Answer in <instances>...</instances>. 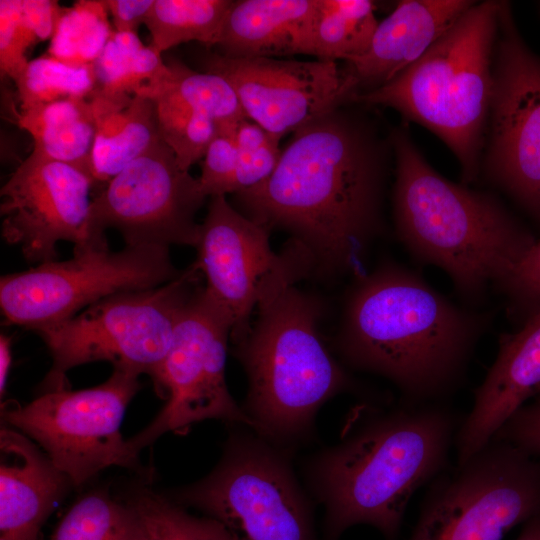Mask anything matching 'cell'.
Masks as SVG:
<instances>
[{
  "label": "cell",
  "mask_w": 540,
  "mask_h": 540,
  "mask_svg": "<svg viewBox=\"0 0 540 540\" xmlns=\"http://www.w3.org/2000/svg\"><path fill=\"white\" fill-rule=\"evenodd\" d=\"M347 103L293 133L269 178L234 194L239 210L283 229L329 272L355 271L383 229L390 138Z\"/></svg>",
  "instance_id": "6da1fadb"
},
{
  "label": "cell",
  "mask_w": 540,
  "mask_h": 540,
  "mask_svg": "<svg viewBox=\"0 0 540 540\" xmlns=\"http://www.w3.org/2000/svg\"><path fill=\"white\" fill-rule=\"evenodd\" d=\"M489 317L454 304L414 270L386 263L358 278L340 347L352 365L422 403L454 389Z\"/></svg>",
  "instance_id": "7a4b0ae2"
},
{
  "label": "cell",
  "mask_w": 540,
  "mask_h": 540,
  "mask_svg": "<svg viewBox=\"0 0 540 540\" xmlns=\"http://www.w3.org/2000/svg\"><path fill=\"white\" fill-rule=\"evenodd\" d=\"M389 138L399 240L414 260L444 270L463 298L478 303L536 239L495 195L454 183L434 170L405 127L393 129Z\"/></svg>",
  "instance_id": "3957f363"
},
{
  "label": "cell",
  "mask_w": 540,
  "mask_h": 540,
  "mask_svg": "<svg viewBox=\"0 0 540 540\" xmlns=\"http://www.w3.org/2000/svg\"><path fill=\"white\" fill-rule=\"evenodd\" d=\"M461 426L446 406H407L378 416L315 462L327 536L367 524L393 540L415 491L445 469Z\"/></svg>",
  "instance_id": "277c9868"
},
{
  "label": "cell",
  "mask_w": 540,
  "mask_h": 540,
  "mask_svg": "<svg viewBox=\"0 0 540 540\" xmlns=\"http://www.w3.org/2000/svg\"><path fill=\"white\" fill-rule=\"evenodd\" d=\"M312 267L295 246L287 262L264 282L257 316L235 354L248 380L253 429L273 439L306 431L318 408L350 386L317 330L318 308L295 287Z\"/></svg>",
  "instance_id": "5b68a950"
},
{
  "label": "cell",
  "mask_w": 540,
  "mask_h": 540,
  "mask_svg": "<svg viewBox=\"0 0 540 540\" xmlns=\"http://www.w3.org/2000/svg\"><path fill=\"white\" fill-rule=\"evenodd\" d=\"M500 4L475 2L416 62L353 100L393 108L433 132L458 159L465 185L481 173Z\"/></svg>",
  "instance_id": "8992f818"
},
{
  "label": "cell",
  "mask_w": 540,
  "mask_h": 540,
  "mask_svg": "<svg viewBox=\"0 0 540 540\" xmlns=\"http://www.w3.org/2000/svg\"><path fill=\"white\" fill-rule=\"evenodd\" d=\"M200 275L193 263L164 285L110 296L68 320L37 329L52 356L41 393L68 388L67 372L95 361L147 374L153 381Z\"/></svg>",
  "instance_id": "52a82bcc"
},
{
  "label": "cell",
  "mask_w": 540,
  "mask_h": 540,
  "mask_svg": "<svg viewBox=\"0 0 540 540\" xmlns=\"http://www.w3.org/2000/svg\"><path fill=\"white\" fill-rule=\"evenodd\" d=\"M139 374L114 368L103 383L86 389L42 392L26 405H5L2 419L41 447L73 487L119 466L139 471L120 431L128 404L140 389Z\"/></svg>",
  "instance_id": "ba28073f"
},
{
  "label": "cell",
  "mask_w": 540,
  "mask_h": 540,
  "mask_svg": "<svg viewBox=\"0 0 540 540\" xmlns=\"http://www.w3.org/2000/svg\"><path fill=\"white\" fill-rule=\"evenodd\" d=\"M436 479L410 540H502L540 514V461L509 442L491 439Z\"/></svg>",
  "instance_id": "9c48e42d"
},
{
  "label": "cell",
  "mask_w": 540,
  "mask_h": 540,
  "mask_svg": "<svg viewBox=\"0 0 540 540\" xmlns=\"http://www.w3.org/2000/svg\"><path fill=\"white\" fill-rule=\"evenodd\" d=\"M169 247L74 249L73 258L1 277L0 306L10 324L36 331L72 318L110 296L146 290L177 278Z\"/></svg>",
  "instance_id": "30bf717a"
},
{
  "label": "cell",
  "mask_w": 540,
  "mask_h": 540,
  "mask_svg": "<svg viewBox=\"0 0 540 540\" xmlns=\"http://www.w3.org/2000/svg\"><path fill=\"white\" fill-rule=\"evenodd\" d=\"M232 328L228 311L199 286L181 313L169 351L153 380L166 403L145 428L127 439L132 454L138 457L163 434H182L207 419L253 428L226 385V352Z\"/></svg>",
  "instance_id": "8fae6325"
},
{
  "label": "cell",
  "mask_w": 540,
  "mask_h": 540,
  "mask_svg": "<svg viewBox=\"0 0 540 540\" xmlns=\"http://www.w3.org/2000/svg\"><path fill=\"white\" fill-rule=\"evenodd\" d=\"M175 499L221 523L234 540H315L288 465L258 441L231 440L216 468Z\"/></svg>",
  "instance_id": "7c38bea8"
},
{
  "label": "cell",
  "mask_w": 540,
  "mask_h": 540,
  "mask_svg": "<svg viewBox=\"0 0 540 540\" xmlns=\"http://www.w3.org/2000/svg\"><path fill=\"white\" fill-rule=\"evenodd\" d=\"M481 172L540 224V58L501 1Z\"/></svg>",
  "instance_id": "4fadbf2b"
},
{
  "label": "cell",
  "mask_w": 540,
  "mask_h": 540,
  "mask_svg": "<svg viewBox=\"0 0 540 540\" xmlns=\"http://www.w3.org/2000/svg\"><path fill=\"white\" fill-rule=\"evenodd\" d=\"M198 178L184 170L161 139L115 175L90 204V246H107L105 230L128 246H196L205 199Z\"/></svg>",
  "instance_id": "5bb4252c"
},
{
  "label": "cell",
  "mask_w": 540,
  "mask_h": 540,
  "mask_svg": "<svg viewBox=\"0 0 540 540\" xmlns=\"http://www.w3.org/2000/svg\"><path fill=\"white\" fill-rule=\"evenodd\" d=\"M200 63L203 71L226 79L247 118L278 141L355 97L344 69L333 60L227 57L213 52Z\"/></svg>",
  "instance_id": "9a60e30c"
},
{
  "label": "cell",
  "mask_w": 540,
  "mask_h": 540,
  "mask_svg": "<svg viewBox=\"0 0 540 540\" xmlns=\"http://www.w3.org/2000/svg\"><path fill=\"white\" fill-rule=\"evenodd\" d=\"M94 183L81 170L32 151L0 191L3 239L39 264L56 259L59 241L91 247L87 220Z\"/></svg>",
  "instance_id": "2e32d148"
},
{
  "label": "cell",
  "mask_w": 540,
  "mask_h": 540,
  "mask_svg": "<svg viewBox=\"0 0 540 540\" xmlns=\"http://www.w3.org/2000/svg\"><path fill=\"white\" fill-rule=\"evenodd\" d=\"M195 248L194 263L205 276V289L231 315L235 344L248 334L261 288L287 262L292 245L276 254L269 230L219 195L210 197Z\"/></svg>",
  "instance_id": "e0dca14e"
},
{
  "label": "cell",
  "mask_w": 540,
  "mask_h": 540,
  "mask_svg": "<svg viewBox=\"0 0 540 540\" xmlns=\"http://www.w3.org/2000/svg\"><path fill=\"white\" fill-rule=\"evenodd\" d=\"M540 393V311L499 339L497 357L474 392V405L456 435L458 464L481 450L503 424Z\"/></svg>",
  "instance_id": "ac0fdd59"
},
{
  "label": "cell",
  "mask_w": 540,
  "mask_h": 540,
  "mask_svg": "<svg viewBox=\"0 0 540 540\" xmlns=\"http://www.w3.org/2000/svg\"><path fill=\"white\" fill-rule=\"evenodd\" d=\"M474 4L469 0L400 1L378 22L366 52L345 61L343 69L355 97L385 85L416 62Z\"/></svg>",
  "instance_id": "d6986e66"
},
{
  "label": "cell",
  "mask_w": 540,
  "mask_h": 540,
  "mask_svg": "<svg viewBox=\"0 0 540 540\" xmlns=\"http://www.w3.org/2000/svg\"><path fill=\"white\" fill-rule=\"evenodd\" d=\"M69 478L34 441L0 431V540H38L40 530L70 488Z\"/></svg>",
  "instance_id": "ffe728a7"
},
{
  "label": "cell",
  "mask_w": 540,
  "mask_h": 540,
  "mask_svg": "<svg viewBox=\"0 0 540 540\" xmlns=\"http://www.w3.org/2000/svg\"><path fill=\"white\" fill-rule=\"evenodd\" d=\"M317 0H238L216 46L227 57L310 55Z\"/></svg>",
  "instance_id": "44dd1931"
},
{
  "label": "cell",
  "mask_w": 540,
  "mask_h": 540,
  "mask_svg": "<svg viewBox=\"0 0 540 540\" xmlns=\"http://www.w3.org/2000/svg\"><path fill=\"white\" fill-rule=\"evenodd\" d=\"M95 123L93 177L109 182L162 138L153 99L141 94L104 93L89 97Z\"/></svg>",
  "instance_id": "7402d4cb"
},
{
  "label": "cell",
  "mask_w": 540,
  "mask_h": 540,
  "mask_svg": "<svg viewBox=\"0 0 540 540\" xmlns=\"http://www.w3.org/2000/svg\"><path fill=\"white\" fill-rule=\"evenodd\" d=\"M17 119L18 125L32 136L34 152L71 165L94 180L96 123L89 98L66 99L23 109Z\"/></svg>",
  "instance_id": "603a6c76"
},
{
  "label": "cell",
  "mask_w": 540,
  "mask_h": 540,
  "mask_svg": "<svg viewBox=\"0 0 540 540\" xmlns=\"http://www.w3.org/2000/svg\"><path fill=\"white\" fill-rule=\"evenodd\" d=\"M153 100L179 103L213 120L219 132L235 135L247 116L232 85L223 77L188 68L171 59L167 69L138 93Z\"/></svg>",
  "instance_id": "cb8c5ba5"
},
{
  "label": "cell",
  "mask_w": 540,
  "mask_h": 540,
  "mask_svg": "<svg viewBox=\"0 0 540 540\" xmlns=\"http://www.w3.org/2000/svg\"><path fill=\"white\" fill-rule=\"evenodd\" d=\"M378 21L368 0H317L310 55L348 61L369 48Z\"/></svg>",
  "instance_id": "d4e9b609"
},
{
  "label": "cell",
  "mask_w": 540,
  "mask_h": 540,
  "mask_svg": "<svg viewBox=\"0 0 540 540\" xmlns=\"http://www.w3.org/2000/svg\"><path fill=\"white\" fill-rule=\"evenodd\" d=\"M232 0H154L145 25L159 54L189 41L216 46Z\"/></svg>",
  "instance_id": "484cf974"
},
{
  "label": "cell",
  "mask_w": 540,
  "mask_h": 540,
  "mask_svg": "<svg viewBox=\"0 0 540 540\" xmlns=\"http://www.w3.org/2000/svg\"><path fill=\"white\" fill-rule=\"evenodd\" d=\"M93 69L96 90L136 94L164 72L167 63L150 45H144L138 34L114 30Z\"/></svg>",
  "instance_id": "4316f807"
},
{
  "label": "cell",
  "mask_w": 540,
  "mask_h": 540,
  "mask_svg": "<svg viewBox=\"0 0 540 540\" xmlns=\"http://www.w3.org/2000/svg\"><path fill=\"white\" fill-rule=\"evenodd\" d=\"M126 502L135 515L137 540H234L218 521L191 515L147 488L137 489Z\"/></svg>",
  "instance_id": "83f0119b"
},
{
  "label": "cell",
  "mask_w": 540,
  "mask_h": 540,
  "mask_svg": "<svg viewBox=\"0 0 540 540\" xmlns=\"http://www.w3.org/2000/svg\"><path fill=\"white\" fill-rule=\"evenodd\" d=\"M105 0H79L62 9L48 55L72 66L92 65L111 37Z\"/></svg>",
  "instance_id": "f1b7e54d"
},
{
  "label": "cell",
  "mask_w": 540,
  "mask_h": 540,
  "mask_svg": "<svg viewBox=\"0 0 540 540\" xmlns=\"http://www.w3.org/2000/svg\"><path fill=\"white\" fill-rule=\"evenodd\" d=\"M49 540H137L135 515L127 502L91 491L69 508Z\"/></svg>",
  "instance_id": "f546056e"
},
{
  "label": "cell",
  "mask_w": 540,
  "mask_h": 540,
  "mask_svg": "<svg viewBox=\"0 0 540 540\" xmlns=\"http://www.w3.org/2000/svg\"><path fill=\"white\" fill-rule=\"evenodd\" d=\"M14 82L20 110L66 99L89 98L96 90L93 64L72 66L48 54L29 61Z\"/></svg>",
  "instance_id": "4dcf8cb0"
},
{
  "label": "cell",
  "mask_w": 540,
  "mask_h": 540,
  "mask_svg": "<svg viewBox=\"0 0 540 540\" xmlns=\"http://www.w3.org/2000/svg\"><path fill=\"white\" fill-rule=\"evenodd\" d=\"M159 132L172 149L179 165L189 168L203 158L210 143L218 134L217 124L210 118L168 100H154Z\"/></svg>",
  "instance_id": "1f68e13d"
},
{
  "label": "cell",
  "mask_w": 540,
  "mask_h": 540,
  "mask_svg": "<svg viewBox=\"0 0 540 540\" xmlns=\"http://www.w3.org/2000/svg\"><path fill=\"white\" fill-rule=\"evenodd\" d=\"M507 300L510 316L525 322L540 311V240L496 287Z\"/></svg>",
  "instance_id": "d6a6232c"
},
{
  "label": "cell",
  "mask_w": 540,
  "mask_h": 540,
  "mask_svg": "<svg viewBox=\"0 0 540 540\" xmlns=\"http://www.w3.org/2000/svg\"><path fill=\"white\" fill-rule=\"evenodd\" d=\"M238 150L234 135L218 132L203 157L198 178L206 197L236 192Z\"/></svg>",
  "instance_id": "836d02e7"
},
{
  "label": "cell",
  "mask_w": 540,
  "mask_h": 540,
  "mask_svg": "<svg viewBox=\"0 0 540 540\" xmlns=\"http://www.w3.org/2000/svg\"><path fill=\"white\" fill-rule=\"evenodd\" d=\"M33 43L22 23L20 0H0V71L14 81L28 64Z\"/></svg>",
  "instance_id": "e575fe53"
},
{
  "label": "cell",
  "mask_w": 540,
  "mask_h": 540,
  "mask_svg": "<svg viewBox=\"0 0 540 540\" xmlns=\"http://www.w3.org/2000/svg\"><path fill=\"white\" fill-rule=\"evenodd\" d=\"M492 439L509 442L533 456H540V393L518 409Z\"/></svg>",
  "instance_id": "d590c367"
},
{
  "label": "cell",
  "mask_w": 540,
  "mask_h": 540,
  "mask_svg": "<svg viewBox=\"0 0 540 540\" xmlns=\"http://www.w3.org/2000/svg\"><path fill=\"white\" fill-rule=\"evenodd\" d=\"M279 142L271 138L258 149L238 151L235 193L257 186L271 176L281 155Z\"/></svg>",
  "instance_id": "8d00e7d4"
},
{
  "label": "cell",
  "mask_w": 540,
  "mask_h": 540,
  "mask_svg": "<svg viewBox=\"0 0 540 540\" xmlns=\"http://www.w3.org/2000/svg\"><path fill=\"white\" fill-rule=\"evenodd\" d=\"M62 9L54 0H20L22 23L33 45L51 40Z\"/></svg>",
  "instance_id": "74e56055"
},
{
  "label": "cell",
  "mask_w": 540,
  "mask_h": 540,
  "mask_svg": "<svg viewBox=\"0 0 540 540\" xmlns=\"http://www.w3.org/2000/svg\"><path fill=\"white\" fill-rule=\"evenodd\" d=\"M112 17L114 30L138 34L145 23L154 0H105Z\"/></svg>",
  "instance_id": "f35d334b"
},
{
  "label": "cell",
  "mask_w": 540,
  "mask_h": 540,
  "mask_svg": "<svg viewBox=\"0 0 540 540\" xmlns=\"http://www.w3.org/2000/svg\"><path fill=\"white\" fill-rule=\"evenodd\" d=\"M271 138L261 126L247 119L237 127L234 140L238 151H251L262 147Z\"/></svg>",
  "instance_id": "ab89813d"
},
{
  "label": "cell",
  "mask_w": 540,
  "mask_h": 540,
  "mask_svg": "<svg viewBox=\"0 0 540 540\" xmlns=\"http://www.w3.org/2000/svg\"><path fill=\"white\" fill-rule=\"evenodd\" d=\"M11 338L6 334L0 337V393L1 397L5 393L7 377L11 365Z\"/></svg>",
  "instance_id": "60d3db41"
},
{
  "label": "cell",
  "mask_w": 540,
  "mask_h": 540,
  "mask_svg": "<svg viewBox=\"0 0 540 540\" xmlns=\"http://www.w3.org/2000/svg\"><path fill=\"white\" fill-rule=\"evenodd\" d=\"M517 540H540V514L525 522Z\"/></svg>",
  "instance_id": "b9f144b4"
}]
</instances>
